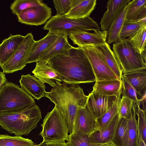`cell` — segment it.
Wrapping results in <instances>:
<instances>
[{
  "instance_id": "1",
  "label": "cell",
  "mask_w": 146,
  "mask_h": 146,
  "mask_svg": "<svg viewBox=\"0 0 146 146\" xmlns=\"http://www.w3.org/2000/svg\"><path fill=\"white\" fill-rule=\"evenodd\" d=\"M47 62L59 74L63 82L70 85L95 82L90 64L83 48L72 46Z\"/></svg>"
},
{
  "instance_id": "2",
  "label": "cell",
  "mask_w": 146,
  "mask_h": 146,
  "mask_svg": "<svg viewBox=\"0 0 146 146\" xmlns=\"http://www.w3.org/2000/svg\"><path fill=\"white\" fill-rule=\"evenodd\" d=\"M63 82L62 85L53 87L46 92L45 97L57 106L66 124L70 134L72 133L76 114L79 109L85 107L88 96L82 88L77 85Z\"/></svg>"
},
{
  "instance_id": "3",
  "label": "cell",
  "mask_w": 146,
  "mask_h": 146,
  "mask_svg": "<svg viewBox=\"0 0 146 146\" xmlns=\"http://www.w3.org/2000/svg\"><path fill=\"white\" fill-rule=\"evenodd\" d=\"M41 119L40 110L35 104L21 111L0 114V125L10 133L27 135Z\"/></svg>"
},
{
  "instance_id": "4",
  "label": "cell",
  "mask_w": 146,
  "mask_h": 146,
  "mask_svg": "<svg viewBox=\"0 0 146 146\" xmlns=\"http://www.w3.org/2000/svg\"><path fill=\"white\" fill-rule=\"evenodd\" d=\"M35 104L34 99L14 83L7 81L0 88V114L21 111Z\"/></svg>"
},
{
  "instance_id": "5",
  "label": "cell",
  "mask_w": 146,
  "mask_h": 146,
  "mask_svg": "<svg viewBox=\"0 0 146 146\" xmlns=\"http://www.w3.org/2000/svg\"><path fill=\"white\" fill-rule=\"evenodd\" d=\"M43 29L52 33L63 34L69 36L75 33L90 31L95 32L100 29L97 23L90 16L72 19L66 18L64 15L52 16Z\"/></svg>"
},
{
  "instance_id": "6",
  "label": "cell",
  "mask_w": 146,
  "mask_h": 146,
  "mask_svg": "<svg viewBox=\"0 0 146 146\" xmlns=\"http://www.w3.org/2000/svg\"><path fill=\"white\" fill-rule=\"evenodd\" d=\"M113 49L123 74L146 69V50L141 54L136 51L128 39L114 43Z\"/></svg>"
},
{
  "instance_id": "7",
  "label": "cell",
  "mask_w": 146,
  "mask_h": 146,
  "mask_svg": "<svg viewBox=\"0 0 146 146\" xmlns=\"http://www.w3.org/2000/svg\"><path fill=\"white\" fill-rule=\"evenodd\" d=\"M39 135L46 143L65 142L68 139V129L65 121L58 108L55 106L45 117L41 125Z\"/></svg>"
},
{
  "instance_id": "8",
  "label": "cell",
  "mask_w": 146,
  "mask_h": 146,
  "mask_svg": "<svg viewBox=\"0 0 146 146\" xmlns=\"http://www.w3.org/2000/svg\"><path fill=\"white\" fill-rule=\"evenodd\" d=\"M35 40L31 33L24 36L23 40L15 52L1 67L4 73H12L23 69L27 64L29 52Z\"/></svg>"
},
{
  "instance_id": "9",
  "label": "cell",
  "mask_w": 146,
  "mask_h": 146,
  "mask_svg": "<svg viewBox=\"0 0 146 146\" xmlns=\"http://www.w3.org/2000/svg\"><path fill=\"white\" fill-rule=\"evenodd\" d=\"M82 48L90 64L96 81L119 79L92 46H86Z\"/></svg>"
},
{
  "instance_id": "10",
  "label": "cell",
  "mask_w": 146,
  "mask_h": 146,
  "mask_svg": "<svg viewBox=\"0 0 146 146\" xmlns=\"http://www.w3.org/2000/svg\"><path fill=\"white\" fill-rule=\"evenodd\" d=\"M52 13L51 8L43 3L25 10L17 16L18 21L21 23L38 26L44 24L51 17Z\"/></svg>"
},
{
  "instance_id": "11",
  "label": "cell",
  "mask_w": 146,
  "mask_h": 146,
  "mask_svg": "<svg viewBox=\"0 0 146 146\" xmlns=\"http://www.w3.org/2000/svg\"><path fill=\"white\" fill-rule=\"evenodd\" d=\"M98 130L97 119L86 106L77 110L75 117L72 134L82 133L90 136Z\"/></svg>"
},
{
  "instance_id": "12",
  "label": "cell",
  "mask_w": 146,
  "mask_h": 146,
  "mask_svg": "<svg viewBox=\"0 0 146 146\" xmlns=\"http://www.w3.org/2000/svg\"><path fill=\"white\" fill-rule=\"evenodd\" d=\"M117 97L91 92L88 96L86 106L97 119L112 106Z\"/></svg>"
},
{
  "instance_id": "13",
  "label": "cell",
  "mask_w": 146,
  "mask_h": 146,
  "mask_svg": "<svg viewBox=\"0 0 146 146\" xmlns=\"http://www.w3.org/2000/svg\"><path fill=\"white\" fill-rule=\"evenodd\" d=\"M107 30H100L91 33L88 32L75 33L69 37L74 44L83 48L88 46H96L104 44L106 40Z\"/></svg>"
},
{
  "instance_id": "14",
  "label": "cell",
  "mask_w": 146,
  "mask_h": 146,
  "mask_svg": "<svg viewBox=\"0 0 146 146\" xmlns=\"http://www.w3.org/2000/svg\"><path fill=\"white\" fill-rule=\"evenodd\" d=\"M32 73L36 78L53 87L62 85V78L47 62H36V67Z\"/></svg>"
},
{
  "instance_id": "15",
  "label": "cell",
  "mask_w": 146,
  "mask_h": 146,
  "mask_svg": "<svg viewBox=\"0 0 146 146\" xmlns=\"http://www.w3.org/2000/svg\"><path fill=\"white\" fill-rule=\"evenodd\" d=\"M19 82L21 88L34 99L38 100L45 96L46 92L44 83L34 76L22 75Z\"/></svg>"
},
{
  "instance_id": "16",
  "label": "cell",
  "mask_w": 146,
  "mask_h": 146,
  "mask_svg": "<svg viewBox=\"0 0 146 146\" xmlns=\"http://www.w3.org/2000/svg\"><path fill=\"white\" fill-rule=\"evenodd\" d=\"M60 34L49 31L43 38L35 40L29 52L27 64L36 62L42 54L55 41Z\"/></svg>"
},
{
  "instance_id": "17",
  "label": "cell",
  "mask_w": 146,
  "mask_h": 146,
  "mask_svg": "<svg viewBox=\"0 0 146 146\" xmlns=\"http://www.w3.org/2000/svg\"><path fill=\"white\" fill-rule=\"evenodd\" d=\"M96 4V0H72L71 9L64 15L66 18L72 19L89 16Z\"/></svg>"
},
{
  "instance_id": "18",
  "label": "cell",
  "mask_w": 146,
  "mask_h": 146,
  "mask_svg": "<svg viewBox=\"0 0 146 146\" xmlns=\"http://www.w3.org/2000/svg\"><path fill=\"white\" fill-rule=\"evenodd\" d=\"M72 47L68 42L67 36L60 34L55 41L42 54L37 62H46Z\"/></svg>"
},
{
  "instance_id": "19",
  "label": "cell",
  "mask_w": 146,
  "mask_h": 146,
  "mask_svg": "<svg viewBox=\"0 0 146 146\" xmlns=\"http://www.w3.org/2000/svg\"><path fill=\"white\" fill-rule=\"evenodd\" d=\"M24 36L21 35H10L0 44V67L10 58L22 42Z\"/></svg>"
},
{
  "instance_id": "20",
  "label": "cell",
  "mask_w": 146,
  "mask_h": 146,
  "mask_svg": "<svg viewBox=\"0 0 146 146\" xmlns=\"http://www.w3.org/2000/svg\"><path fill=\"white\" fill-rule=\"evenodd\" d=\"M122 87L121 80L119 79L96 81L92 92L117 97L121 94Z\"/></svg>"
},
{
  "instance_id": "21",
  "label": "cell",
  "mask_w": 146,
  "mask_h": 146,
  "mask_svg": "<svg viewBox=\"0 0 146 146\" xmlns=\"http://www.w3.org/2000/svg\"><path fill=\"white\" fill-rule=\"evenodd\" d=\"M119 121L117 114L106 127L98 130L90 136L92 143H104L113 141Z\"/></svg>"
},
{
  "instance_id": "22",
  "label": "cell",
  "mask_w": 146,
  "mask_h": 146,
  "mask_svg": "<svg viewBox=\"0 0 146 146\" xmlns=\"http://www.w3.org/2000/svg\"><path fill=\"white\" fill-rule=\"evenodd\" d=\"M92 47L102 58L119 79L121 80L123 74L122 70L110 45L106 42L103 45Z\"/></svg>"
},
{
  "instance_id": "23",
  "label": "cell",
  "mask_w": 146,
  "mask_h": 146,
  "mask_svg": "<svg viewBox=\"0 0 146 146\" xmlns=\"http://www.w3.org/2000/svg\"><path fill=\"white\" fill-rule=\"evenodd\" d=\"M129 0H110L107 3L106 11L101 18L100 24L102 31L107 30L121 9Z\"/></svg>"
},
{
  "instance_id": "24",
  "label": "cell",
  "mask_w": 146,
  "mask_h": 146,
  "mask_svg": "<svg viewBox=\"0 0 146 146\" xmlns=\"http://www.w3.org/2000/svg\"><path fill=\"white\" fill-rule=\"evenodd\" d=\"M146 17V0H129L126 6L125 21L136 22Z\"/></svg>"
},
{
  "instance_id": "25",
  "label": "cell",
  "mask_w": 146,
  "mask_h": 146,
  "mask_svg": "<svg viewBox=\"0 0 146 146\" xmlns=\"http://www.w3.org/2000/svg\"><path fill=\"white\" fill-rule=\"evenodd\" d=\"M127 5L121 9L107 30L106 42L109 45L119 40V34L125 19Z\"/></svg>"
},
{
  "instance_id": "26",
  "label": "cell",
  "mask_w": 146,
  "mask_h": 146,
  "mask_svg": "<svg viewBox=\"0 0 146 146\" xmlns=\"http://www.w3.org/2000/svg\"><path fill=\"white\" fill-rule=\"evenodd\" d=\"M122 75L135 89L138 98L140 97L141 98L146 94V69L128 72Z\"/></svg>"
},
{
  "instance_id": "27",
  "label": "cell",
  "mask_w": 146,
  "mask_h": 146,
  "mask_svg": "<svg viewBox=\"0 0 146 146\" xmlns=\"http://www.w3.org/2000/svg\"><path fill=\"white\" fill-rule=\"evenodd\" d=\"M136 111V106L134 103L130 116L127 119L128 129L124 146H137L138 136Z\"/></svg>"
},
{
  "instance_id": "28",
  "label": "cell",
  "mask_w": 146,
  "mask_h": 146,
  "mask_svg": "<svg viewBox=\"0 0 146 146\" xmlns=\"http://www.w3.org/2000/svg\"><path fill=\"white\" fill-rule=\"evenodd\" d=\"M146 25H145L127 39L135 50L141 54L146 50Z\"/></svg>"
},
{
  "instance_id": "29",
  "label": "cell",
  "mask_w": 146,
  "mask_h": 146,
  "mask_svg": "<svg viewBox=\"0 0 146 146\" xmlns=\"http://www.w3.org/2000/svg\"><path fill=\"white\" fill-rule=\"evenodd\" d=\"M31 139L23 138L21 135L11 136L0 134V146H35Z\"/></svg>"
},
{
  "instance_id": "30",
  "label": "cell",
  "mask_w": 146,
  "mask_h": 146,
  "mask_svg": "<svg viewBox=\"0 0 146 146\" xmlns=\"http://www.w3.org/2000/svg\"><path fill=\"white\" fill-rule=\"evenodd\" d=\"M146 25V18L138 21H124L119 35V40L130 37L136 33L143 26Z\"/></svg>"
},
{
  "instance_id": "31",
  "label": "cell",
  "mask_w": 146,
  "mask_h": 146,
  "mask_svg": "<svg viewBox=\"0 0 146 146\" xmlns=\"http://www.w3.org/2000/svg\"><path fill=\"white\" fill-rule=\"evenodd\" d=\"M121 95L120 94L117 97L111 108L97 119L99 127L98 130L103 128L107 125L117 114Z\"/></svg>"
},
{
  "instance_id": "32",
  "label": "cell",
  "mask_w": 146,
  "mask_h": 146,
  "mask_svg": "<svg viewBox=\"0 0 146 146\" xmlns=\"http://www.w3.org/2000/svg\"><path fill=\"white\" fill-rule=\"evenodd\" d=\"M43 3L41 0H15L11 5L10 9L13 14L17 16L25 10L39 5Z\"/></svg>"
},
{
  "instance_id": "33",
  "label": "cell",
  "mask_w": 146,
  "mask_h": 146,
  "mask_svg": "<svg viewBox=\"0 0 146 146\" xmlns=\"http://www.w3.org/2000/svg\"><path fill=\"white\" fill-rule=\"evenodd\" d=\"M128 129L127 119L121 118L119 120L113 142L117 146H124Z\"/></svg>"
},
{
  "instance_id": "34",
  "label": "cell",
  "mask_w": 146,
  "mask_h": 146,
  "mask_svg": "<svg viewBox=\"0 0 146 146\" xmlns=\"http://www.w3.org/2000/svg\"><path fill=\"white\" fill-rule=\"evenodd\" d=\"M146 109L143 110L139 105H136V114L137 115V128L139 138H141L146 143Z\"/></svg>"
},
{
  "instance_id": "35",
  "label": "cell",
  "mask_w": 146,
  "mask_h": 146,
  "mask_svg": "<svg viewBox=\"0 0 146 146\" xmlns=\"http://www.w3.org/2000/svg\"><path fill=\"white\" fill-rule=\"evenodd\" d=\"M90 136L82 133H72L68 135V143L70 146H92Z\"/></svg>"
},
{
  "instance_id": "36",
  "label": "cell",
  "mask_w": 146,
  "mask_h": 146,
  "mask_svg": "<svg viewBox=\"0 0 146 146\" xmlns=\"http://www.w3.org/2000/svg\"><path fill=\"white\" fill-rule=\"evenodd\" d=\"M133 102L127 97L122 96L118 110L119 120L121 118L127 119L130 117L134 104Z\"/></svg>"
},
{
  "instance_id": "37",
  "label": "cell",
  "mask_w": 146,
  "mask_h": 146,
  "mask_svg": "<svg viewBox=\"0 0 146 146\" xmlns=\"http://www.w3.org/2000/svg\"><path fill=\"white\" fill-rule=\"evenodd\" d=\"M121 80L122 84V96L126 97L131 100L136 105H139L140 106L139 99L137 98L135 89L122 75Z\"/></svg>"
},
{
  "instance_id": "38",
  "label": "cell",
  "mask_w": 146,
  "mask_h": 146,
  "mask_svg": "<svg viewBox=\"0 0 146 146\" xmlns=\"http://www.w3.org/2000/svg\"><path fill=\"white\" fill-rule=\"evenodd\" d=\"M72 0H54L53 2L56 11V15H65L71 8Z\"/></svg>"
},
{
  "instance_id": "39",
  "label": "cell",
  "mask_w": 146,
  "mask_h": 146,
  "mask_svg": "<svg viewBox=\"0 0 146 146\" xmlns=\"http://www.w3.org/2000/svg\"><path fill=\"white\" fill-rule=\"evenodd\" d=\"M46 146H70L68 143L65 142H51L46 143Z\"/></svg>"
},
{
  "instance_id": "40",
  "label": "cell",
  "mask_w": 146,
  "mask_h": 146,
  "mask_svg": "<svg viewBox=\"0 0 146 146\" xmlns=\"http://www.w3.org/2000/svg\"><path fill=\"white\" fill-rule=\"evenodd\" d=\"M7 81V79L5 73L0 72V88L1 86Z\"/></svg>"
},
{
  "instance_id": "41",
  "label": "cell",
  "mask_w": 146,
  "mask_h": 146,
  "mask_svg": "<svg viewBox=\"0 0 146 146\" xmlns=\"http://www.w3.org/2000/svg\"><path fill=\"white\" fill-rule=\"evenodd\" d=\"M110 142L104 143H95L92 146H108Z\"/></svg>"
},
{
  "instance_id": "42",
  "label": "cell",
  "mask_w": 146,
  "mask_h": 146,
  "mask_svg": "<svg viewBox=\"0 0 146 146\" xmlns=\"http://www.w3.org/2000/svg\"><path fill=\"white\" fill-rule=\"evenodd\" d=\"M137 146H146V143L141 138H139Z\"/></svg>"
},
{
  "instance_id": "43",
  "label": "cell",
  "mask_w": 146,
  "mask_h": 146,
  "mask_svg": "<svg viewBox=\"0 0 146 146\" xmlns=\"http://www.w3.org/2000/svg\"><path fill=\"white\" fill-rule=\"evenodd\" d=\"M35 146H46V143L44 141L40 143L39 144L35 145Z\"/></svg>"
},
{
  "instance_id": "44",
  "label": "cell",
  "mask_w": 146,
  "mask_h": 146,
  "mask_svg": "<svg viewBox=\"0 0 146 146\" xmlns=\"http://www.w3.org/2000/svg\"><path fill=\"white\" fill-rule=\"evenodd\" d=\"M108 146H117L112 141L110 142Z\"/></svg>"
}]
</instances>
